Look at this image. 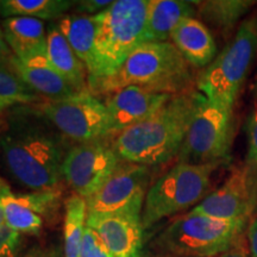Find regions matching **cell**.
I'll list each match as a JSON object with an SVG mask.
<instances>
[{
	"label": "cell",
	"instance_id": "5b68a950",
	"mask_svg": "<svg viewBox=\"0 0 257 257\" xmlns=\"http://www.w3.org/2000/svg\"><path fill=\"white\" fill-rule=\"evenodd\" d=\"M249 220H220L188 212L157 234L152 250L184 257H217L236 245Z\"/></svg>",
	"mask_w": 257,
	"mask_h": 257
},
{
	"label": "cell",
	"instance_id": "ac0fdd59",
	"mask_svg": "<svg viewBox=\"0 0 257 257\" xmlns=\"http://www.w3.org/2000/svg\"><path fill=\"white\" fill-rule=\"evenodd\" d=\"M195 8V2L150 0L144 34L146 43L169 42L170 35L180 22L194 17Z\"/></svg>",
	"mask_w": 257,
	"mask_h": 257
},
{
	"label": "cell",
	"instance_id": "7c38bea8",
	"mask_svg": "<svg viewBox=\"0 0 257 257\" xmlns=\"http://www.w3.org/2000/svg\"><path fill=\"white\" fill-rule=\"evenodd\" d=\"M256 208L257 168L244 162L189 212L220 220H249Z\"/></svg>",
	"mask_w": 257,
	"mask_h": 257
},
{
	"label": "cell",
	"instance_id": "3957f363",
	"mask_svg": "<svg viewBox=\"0 0 257 257\" xmlns=\"http://www.w3.org/2000/svg\"><path fill=\"white\" fill-rule=\"evenodd\" d=\"M191 66L170 42L143 43L107 79L89 89L93 94H111L128 86L176 95L192 91Z\"/></svg>",
	"mask_w": 257,
	"mask_h": 257
},
{
	"label": "cell",
	"instance_id": "7402d4cb",
	"mask_svg": "<svg viewBox=\"0 0 257 257\" xmlns=\"http://www.w3.org/2000/svg\"><path fill=\"white\" fill-rule=\"evenodd\" d=\"M57 28L68 42L76 56L85 64L89 75L93 68V53H94V17L83 15L66 16L60 19Z\"/></svg>",
	"mask_w": 257,
	"mask_h": 257
},
{
	"label": "cell",
	"instance_id": "4316f807",
	"mask_svg": "<svg viewBox=\"0 0 257 257\" xmlns=\"http://www.w3.org/2000/svg\"><path fill=\"white\" fill-rule=\"evenodd\" d=\"M79 257H113L102 243L98 233L91 227H86L80 248Z\"/></svg>",
	"mask_w": 257,
	"mask_h": 257
},
{
	"label": "cell",
	"instance_id": "e575fe53",
	"mask_svg": "<svg viewBox=\"0 0 257 257\" xmlns=\"http://www.w3.org/2000/svg\"><path fill=\"white\" fill-rule=\"evenodd\" d=\"M15 105H18V104L12 100H8V99L0 98V113H3V112L6 111L8 108L12 107V106H15Z\"/></svg>",
	"mask_w": 257,
	"mask_h": 257
},
{
	"label": "cell",
	"instance_id": "44dd1931",
	"mask_svg": "<svg viewBox=\"0 0 257 257\" xmlns=\"http://www.w3.org/2000/svg\"><path fill=\"white\" fill-rule=\"evenodd\" d=\"M199 17L223 35H229L256 5L251 0L195 2Z\"/></svg>",
	"mask_w": 257,
	"mask_h": 257
},
{
	"label": "cell",
	"instance_id": "8992f818",
	"mask_svg": "<svg viewBox=\"0 0 257 257\" xmlns=\"http://www.w3.org/2000/svg\"><path fill=\"white\" fill-rule=\"evenodd\" d=\"M257 56V14L245 18L236 34L197 80V91L211 101L234 107Z\"/></svg>",
	"mask_w": 257,
	"mask_h": 257
},
{
	"label": "cell",
	"instance_id": "484cf974",
	"mask_svg": "<svg viewBox=\"0 0 257 257\" xmlns=\"http://www.w3.org/2000/svg\"><path fill=\"white\" fill-rule=\"evenodd\" d=\"M251 107L246 120V149L245 163L257 168V78L252 87Z\"/></svg>",
	"mask_w": 257,
	"mask_h": 257
},
{
	"label": "cell",
	"instance_id": "7a4b0ae2",
	"mask_svg": "<svg viewBox=\"0 0 257 257\" xmlns=\"http://www.w3.org/2000/svg\"><path fill=\"white\" fill-rule=\"evenodd\" d=\"M202 95L197 89L173 95L161 110L114 138L121 161L147 167L178 157Z\"/></svg>",
	"mask_w": 257,
	"mask_h": 257
},
{
	"label": "cell",
	"instance_id": "d6986e66",
	"mask_svg": "<svg viewBox=\"0 0 257 257\" xmlns=\"http://www.w3.org/2000/svg\"><path fill=\"white\" fill-rule=\"evenodd\" d=\"M6 43L19 60L47 54V32L40 19L12 17L3 21Z\"/></svg>",
	"mask_w": 257,
	"mask_h": 257
},
{
	"label": "cell",
	"instance_id": "f546056e",
	"mask_svg": "<svg viewBox=\"0 0 257 257\" xmlns=\"http://www.w3.org/2000/svg\"><path fill=\"white\" fill-rule=\"evenodd\" d=\"M245 239L251 257H257V218L250 221L245 231Z\"/></svg>",
	"mask_w": 257,
	"mask_h": 257
},
{
	"label": "cell",
	"instance_id": "2e32d148",
	"mask_svg": "<svg viewBox=\"0 0 257 257\" xmlns=\"http://www.w3.org/2000/svg\"><path fill=\"white\" fill-rule=\"evenodd\" d=\"M8 63L29 88L40 96L47 98L48 101L61 100L76 94L72 86L54 69L47 54L25 60H19L12 55Z\"/></svg>",
	"mask_w": 257,
	"mask_h": 257
},
{
	"label": "cell",
	"instance_id": "5bb4252c",
	"mask_svg": "<svg viewBox=\"0 0 257 257\" xmlns=\"http://www.w3.org/2000/svg\"><path fill=\"white\" fill-rule=\"evenodd\" d=\"M173 95L128 86L111 93L104 101L110 114V136L115 138L127 128L152 117Z\"/></svg>",
	"mask_w": 257,
	"mask_h": 257
},
{
	"label": "cell",
	"instance_id": "6da1fadb",
	"mask_svg": "<svg viewBox=\"0 0 257 257\" xmlns=\"http://www.w3.org/2000/svg\"><path fill=\"white\" fill-rule=\"evenodd\" d=\"M66 137L40 113L19 111L0 134V159L19 185L32 191L56 188L62 179Z\"/></svg>",
	"mask_w": 257,
	"mask_h": 257
},
{
	"label": "cell",
	"instance_id": "83f0119b",
	"mask_svg": "<svg viewBox=\"0 0 257 257\" xmlns=\"http://www.w3.org/2000/svg\"><path fill=\"white\" fill-rule=\"evenodd\" d=\"M21 249V233L8 225L0 227V257H18Z\"/></svg>",
	"mask_w": 257,
	"mask_h": 257
},
{
	"label": "cell",
	"instance_id": "e0dca14e",
	"mask_svg": "<svg viewBox=\"0 0 257 257\" xmlns=\"http://www.w3.org/2000/svg\"><path fill=\"white\" fill-rule=\"evenodd\" d=\"M170 40L193 68L205 69L217 56V43L211 31L194 17L180 22L170 35Z\"/></svg>",
	"mask_w": 257,
	"mask_h": 257
},
{
	"label": "cell",
	"instance_id": "8fae6325",
	"mask_svg": "<svg viewBox=\"0 0 257 257\" xmlns=\"http://www.w3.org/2000/svg\"><path fill=\"white\" fill-rule=\"evenodd\" d=\"M150 167L121 162L106 184L86 199L88 216L134 214L142 217L143 205L150 188Z\"/></svg>",
	"mask_w": 257,
	"mask_h": 257
},
{
	"label": "cell",
	"instance_id": "277c9868",
	"mask_svg": "<svg viewBox=\"0 0 257 257\" xmlns=\"http://www.w3.org/2000/svg\"><path fill=\"white\" fill-rule=\"evenodd\" d=\"M150 0H117L98 15L93 68L88 89L107 79L135 49L146 43V24Z\"/></svg>",
	"mask_w": 257,
	"mask_h": 257
},
{
	"label": "cell",
	"instance_id": "cb8c5ba5",
	"mask_svg": "<svg viewBox=\"0 0 257 257\" xmlns=\"http://www.w3.org/2000/svg\"><path fill=\"white\" fill-rule=\"evenodd\" d=\"M87 202L75 194L64 202V256L79 257L87 227Z\"/></svg>",
	"mask_w": 257,
	"mask_h": 257
},
{
	"label": "cell",
	"instance_id": "8d00e7d4",
	"mask_svg": "<svg viewBox=\"0 0 257 257\" xmlns=\"http://www.w3.org/2000/svg\"><path fill=\"white\" fill-rule=\"evenodd\" d=\"M8 187H9V186L5 184L4 180L0 178V191H2V189H4V188H8Z\"/></svg>",
	"mask_w": 257,
	"mask_h": 257
},
{
	"label": "cell",
	"instance_id": "ffe728a7",
	"mask_svg": "<svg viewBox=\"0 0 257 257\" xmlns=\"http://www.w3.org/2000/svg\"><path fill=\"white\" fill-rule=\"evenodd\" d=\"M47 57L54 69L76 93L89 91L87 69L70 48L57 25H51L47 32Z\"/></svg>",
	"mask_w": 257,
	"mask_h": 257
},
{
	"label": "cell",
	"instance_id": "4dcf8cb0",
	"mask_svg": "<svg viewBox=\"0 0 257 257\" xmlns=\"http://www.w3.org/2000/svg\"><path fill=\"white\" fill-rule=\"evenodd\" d=\"M217 257H251L248 249V244H246L245 236H244L236 245H233L232 248L227 250V251L220 253V255Z\"/></svg>",
	"mask_w": 257,
	"mask_h": 257
},
{
	"label": "cell",
	"instance_id": "1f68e13d",
	"mask_svg": "<svg viewBox=\"0 0 257 257\" xmlns=\"http://www.w3.org/2000/svg\"><path fill=\"white\" fill-rule=\"evenodd\" d=\"M23 257H57V251L53 249H44L36 246L25 253Z\"/></svg>",
	"mask_w": 257,
	"mask_h": 257
},
{
	"label": "cell",
	"instance_id": "f1b7e54d",
	"mask_svg": "<svg viewBox=\"0 0 257 257\" xmlns=\"http://www.w3.org/2000/svg\"><path fill=\"white\" fill-rule=\"evenodd\" d=\"M112 3L111 0H82L76 3V10L80 15L83 16H95L99 12L107 9Z\"/></svg>",
	"mask_w": 257,
	"mask_h": 257
},
{
	"label": "cell",
	"instance_id": "d4e9b609",
	"mask_svg": "<svg viewBox=\"0 0 257 257\" xmlns=\"http://www.w3.org/2000/svg\"><path fill=\"white\" fill-rule=\"evenodd\" d=\"M0 98L23 105L41 101V96L29 88L17 74L3 62H0Z\"/></svg>",
	"mask_w": 257,
	"mask_h": 257
},
{
	"label": "cell",
	"instance_id": "9a60e30c",
	"mask_svg": "<svg viewBox=\"0 0 257 257\" xmlns=\"http://www.w3.org/2000/svg\"><path fill=\"white\" fill-rule=\"evenodd\" d=\"M87 226L98 233L113 257H141L144 251V229L141 216H87Z\"/></svg>",
	"mask_w": 257,
	"mask_h": 257
},
{
	"label": "cell",
	"instance_id": "30bf717a",
	"mask_svg": "<svg viewBox=\"0 0 257 257\" xmlns=\"http://www.w3.org/2000/svg\"><path fill=\"white\" fill-rule=\"evenodd\" d=\"M113 141L106 137L69 148L62 165V178L81 198L95 194L123 162Z\"/></svg>",
	"mask_w": 257,
	"mask_h": 257
},
{
	"label": "cell",
	"instance_id": "4fadbf2b",
	"mask_svg": "<svg viewBox=\"0 0 257 257\" xmlns=\"http://www.w3.org/2000/svg\"><path fill=\"white\" fill-rule=\"evenodd\" d=\"M61 191L59 188L40 189L16 194L10 187L0 191V205L5 223L19 233L37 234L43 227V217L57 210Z\"/></svg>",
	"mask_w": 257,
	"mask_h": 257
},
{
	"label": "cell",
	"instance_id": "603a6c76",
	"mask_svg": "<svg viewBox=\"0 0 257 257\" xmlns=\"http://www.w3.org/2000/svg\"><path fill=\"white\" fill-rule=\"evenodd\" d=\"M74 4L69 0H0V16L48 21L63 16Z\"/></svg>",
	"mask_w": 257,
	"mask_h": 257
},
{
	"label": "cell",
	"instance_id": "d6a6232c",
	"mask_svg": "<svg viewBox=\"0 0 257 257\" xmlns=\"http://www.w3.org/2000/svg\"><path fill=\"white\" fill-rule=\"evenodd\" d=\"M12 55H14V53H12L11 49H10L9 44L6 43L4 31H3L2 27H0V62H2V61L8 62L9 59Z\"/></svg>",
	"mask_w": 257,
	"mask_h": 257
},
{
	"label": "cell",
	"instance_id": "d590c367",
	"mask_svg": "<svg viewBox=\"0 0 257 257\" xmlns=\"http://www.w3.org/2000/svg\"><path fill=\"white\" fill-rule=\"evenodd\" d=\"M4 225H6L5 223V217H4V211H3L2 205H0V227H3Z\"/></svg>",
	"mask_w": 257,
	"mask_h": 257
},
{
	"label": "cell",
	"instance_id": "836d02e7",
	"mask_svg": "<svg viewBox=\"0 0 257 257\" xmlns=\"http://www.w3.org/2000/svg\"><path fill=\"white\" fill-rule=\"evenodd\" d=\"M141 257H184V256H176V255H172V253L157 252V251H154V250H144Z\"/></svg>",
	"mask_w": 257,
	"mask_h": 257
},
{
	"label": "cell",
	"instance_id": "9c48e42d",
	"mask_svg": "<svg viewBox=\"0 0 257 257\" xmlns=\"http://www.w3.org/2000/svg\"><path fill=\"white\" fill-rule=\"evenodd\" d=\"M37 110L63 137L76 143L111 137L107 107L89 91L61 100L41 102Z\"/></svg>",
	"mask_w": 257,
	"mask_h": 257
},
{
	"label": "cell",
	"instance_id": "ba28073f",
	"mask_svg": "<svg viewBox=\"0 0 257 257\" xmlns=\"http://www.w3.org/2000/svg\"><path fill=\"white\" fill-rule=\"evenodd\" d=\"M233 138V108L202 96L176 157L178 163L227 165Z\"/></svg>",
	"mask_w": 257,
	"mask_h": 257
},
{
	"label": "cell",
	"instance_id": "52a82bcc",
	"mask_svg": "<svg viewBox=\"0 0 257 257\" xmlns=\"http://www.w3.org/2000/svg\"><path fill=\"white\" fill-rule=\"evenodd\" d=\"M226 165L176 163L150 186L142 211L143 229H150L165 218L197 206L211 193L212 178Z\"/></svg>",
	"mask_w": 257,
	"mask_h": 257
}]
</instances>
